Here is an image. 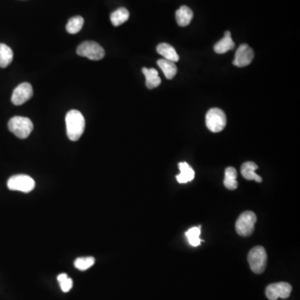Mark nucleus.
Instances as JSON below:
<instances>
[{"instance_id": "11", "label": "nucleus", "mask_w": 300, "mask_h": 300, "mask_svg": "<svg viewBox=\"0 0 300 300\" xmlns=\"http://www.w3.org/2000/svg\"><path fill=\"white\" fill-rule=\"evenodd\" d=\"M258 169H259V166L255 163L251 162V161L244 163L241 167L242 176L247 180H255L257 183H261L263 179L260 175H258L255 173V170Z\"/></svg>"}, {"instance_id": "17", "label": "nucleus", "mask_w": 300, "mask_h": 300, "mask_svg": "<svg viewBox=\"0 0 300 300\" xmlns=\"http://www.w3.org/2000/svg\"><path fill=\"white\" fill-rule=\"evenodd\" d=\"M237 170L234 167H228L225 170L223 184L226 189L229 190H235L238 188Z\"/></svg>"}, {"instance_id": "20", "label": "nucleus", "mask_w": 300, "mask_h": 300, "mask_svg": "<svg viewBox=\"0 0 300 300\" xmlns=\"http://www.w3.org/2000/svg\"><path fill=\"white\" fill-rule=\"evenodd\" d=\"M129 18V12L125 8H120L113 11L110 15L111 23L113 26L118 27L128 21Z\"/></svg>"}, {"instance_id": "23", "label": "nucleus", "mask_w": 300, "mask_h": 300, "mask_svg": "<svg viewBox=\"0 0 300 300\" xmlns=\"http://www.w3.org/2000/svg\"><path fill=\"white\" fill-rule=\"evenodd\" d=\"M95 259L94 257L78 258L75 261V266L79 270H87L95 264Z\"/></svg>"}, {"instance_id": "1", "label": "nucleus", "mask_w": 300, "mask_h": 300, "mask_svg": "<svg viewBox=\"0 0 300 300\" xmlns=\"http://www.w3.org/2000/svg\"><path fill=\"white\" fill-rule=\"evenodd\" d=\"M65 122L68 139L71 141H78L85 129L84 116L79 110L73 109L66 114Z\"/></svg>"}, {"instance_id": "9", "label": "nucleus", "mask_w": 300, "mask_h": 300, "mask_svg": "<svg viewBox=\"0 0 300 300\" xmlns=\"http://www.w3.org/2000/svg\"><path fill=\"white\" fill-rule=\"evenodd\" d=\"M34 90L30 83H22L14 88L11 101L14 105H22L31 99Z\"/></svg>"}, {"instance_id": "2", "label": "nucleus", "mask_w": 300, "mask_h": 300, "mask_svg": "<svg viewBox=\"0 0 300 300\" xmlns=\"http://www.w3.org/2000/svg\"><path fill=\"white\" fill-rule=\"evenodd\" d=\"M8 127L11 133L18 138H28L34 129V124L29 118L22 117V116H15L9 120Z\"/></svg>"}, {"instance_id": "19", "label": "nucleus", "mask_w": 300, "mask_h": 300, "mask_svg": "<svg viewBox=\"0 0 300 300\" xmlns=\"http://www.w3.org/2000/svg\"><path fill=\"white\" fill-rule=\"evenodd\" d=\"M14 59V52L11 48L5 43H0V67L6 68Z\"/></svg>"}, {"instance_id": "8", "label": "nucleus", "mask_w": 300, "mask_h": 300, "mask_svg": "<svg viewBox=\"0 0 300 300\" xmlns=\"http://www.w3.org/2000/svg\"><path fill=\"white\" fill-rule=\"evenodd\" d=\"M292 292V286L289 283L280 282L272 284L267 287L265 293L269 300H277L279 298H289Z\"/></svg>"}, {"instance_id": "15", "label": "nucleus", "mask_w": 300, "mask_h": 300, "mask_svg": "<svg viewBox=\"0 0 300 300\" xmlns=\"http://www.w3.org/2000/svg\"><path fill=\"white\" fill-rule=\"evenodd\" d=\"M180 174L176 176L177 181L179 183H186L192 181L194 178V170L188 165L187 163L182 162L178 164Z\"/></svg>"}, {"instance_id": "13", "label": "nucleus", "mask_w": 300, "mask_h": 300, "mask_svg": "<svg viewBox=\"0 0 300 300\" xmlns=\"http://www.w3.org/2000/svg\"><path fill=\"white\" fill-rule=\"evenodd\" d=\"M235 43L231 38V33L229 31H226L224 34V37L221 40L219 41L218 43H215V51L217 54H225L229 50L235 49Z\"/></svg>"}, {"instance_id": "4", "label": "nucleus", "mask_w": 300, "mask_h": 300, "mask_svg": "<svg viewBox=\"0 0 300 300\" xmlns=\"http://www.w3.org/2000/svg\"><path fill=\"white\" fill-rule=\"evenodd\" d=\"M206 126L213 133H219L225 128L227 118L222 109L213 108L208 111L205 118Z\"/></svg>"}, {"instance_id": "24", "label": "nucleus", "mask_w": 300, "mask_h": 300, "mask_svg": "<svg viewBox=\"0 0 300 300\" xmlns=\"http://www.w3.org/2000/svg\"><path fill=\"white\" fill-rule=\"evenodd\" d=\"M58 281H59V285L61 287V289L64 293L70 291V289H72L73 280L72 279L68 277L66 273H60L58 276Z\"/></svg>"}, {"instance_id": "21", "label": "nucleus", "mask_w": 300, "mask_h": 300, "mask_svg": "<svg viewBox=\"0 0 300 300\" xmlns=\"http://www.w3.org/2000/svg\"><path fill=\"white\" fill-rule=\"evenodd\" d=\"M84 18L81 16H75L70 18L66 25V30L71 34H78L84 26Z\"/></svg>"}, {"instance_id": "16", "label": "nucleus", "mask_w": 300, "mask_h": 300, "mask_svg": "<svg viewBox=\"0 0 300 300\" xmlns=\"http://www.w3.org/2000/svg\"><path fill=\"white\" fill-rule=\"evenodd\" d=\"M146 78L147 88L149 89L157 88L161 84V79L158 76V72L155 68H143L142 70Z\"/></svg>"}, {"instance_id": "14", "label": "nucleus", "mask_w": 300, "mask_h": 300, "mask_svg": "<svg viewBox=\"0 0 300 300\" xmlns=\"http://www.w3.org/2000/svg\"><path fill=\"white\" fill-rule=\"evenodd\" d=\"M157 52L164 57V59L170 60V61L176 63L179 60V56L178 53L173 46L169 43H162L157 46Z\"/></svg>"}, {"instance_id": "6", "label": "nucleus", "mask_w": 300, "mask_h": 300, "mask_svg": "<svg viewBox=\"0 0 300 300\" xmlns=\"http://www.w3.org/2000/svg\"><path fill=\"white\" fill-rule=\"evenodd\" d=\"M79 56L86 57L90 60H100L105 55V51L102 46L94 41H85L79 44L77 49Z\"/></svg>"}, {"instance_id": "22", "label": "nucleus", "mask_w": 300, "mask_h": 300, "mask_svg": "<svg viewBox=\"0 0 300 300\" xmlns=\"http://www.w3.org/2000/svg\"><path fill=\"white\" fill-rule=\"evenodd\" d=\"M200 234L201 227L199 226V227H193V228H190L187 232L185 233V235H186L190 244H191L192 246L197 247L199 246L202 241L199 238Z\"/></svg>"}, {"instance_id": "18", "label": "nucleus", "mask_w": 300, "mask_h": 300, "mask_svg": "<svg viewBox=\"0 0 300 300\" xmlns=\"http://www.w3.org/2000/svg\"><path fill=\"white\" fill-rule=\"evenodd\" d=\"M157 63H158V67L162 70L163 73L165 74V77L168 79H172L176 75L178 68L174 62L163 59L158 60Z\"/></svg>"}, {"instance_id": "10", "label": "nucleus", "mask_w": 300, "mask_h": 300, "mask_svg": "<svg viewBox=\"0 0 300 300\" xmlns=\"http://www.w3.org/2000/svg\"><path fill=\"white\" fill-rule=\"evenodd\" d=\"M253 57H255L253 50L248 44H241L238 48L237 51L235 53L233 64L239 68L246 67L252 63Z\"/></svg>"}, {"instance_id": "7", "label": "nucleus", "mask_w": 300, "mask_h": 300, "mask_svg": "<svg viewBox=\"0 0 300 300\" xmlns=\"http://www.w3.org/2000/svg\"><path fill=\"white\" fill-rule=\"evenodd\" d=\"M7 185L10 190L30 193L35 187V181L29 175L18 174L9 178Z\"/></svg>"}, {"instance_id": "5", "label": "nucleus", "mask_w": 300, "mask_h": 300, "mask_svg": "<svg viewBox=\"0 0 300 300\" xmlns=\"http://www.w3.org/2000/svg\"><path fill=\"white\" fill-rule=\"evenodd\" d=\"M257 222V216L252 211H246L240 215L235 223V228L240 236H250L255 231V223Z\"/></svg>"}, {"instance_id": "3", "label": "nucleus", "mask_w": 300, "mask_h": 300, "mask_svg": "<svg viewBox=\"0 0 300 300\" xmlns=\"http://www.w3.org/2000/svg\"><path fill=\"white\" fill-rule=\"evenodd\" d=\"M248 261L251 270L260 274L266 269L267 253L265 248L262 246L253 247L248 255Z\"/></svg>"}, {"instance_id": "12", "label": "nucleus", "mask_w": 300, "mask_h": 300, "mask_svg": "<svg viewBox=\"0 0 300 300\" xmlns=\"http://www.w3.org/2000/svg\"><path fill=\"white\" fill-rule=\"evenodd\" d=\"M176 21L181 27H186L190 25L194 17V13L188 6H181L175 13Z\"/></svg>"}]
</instances>
